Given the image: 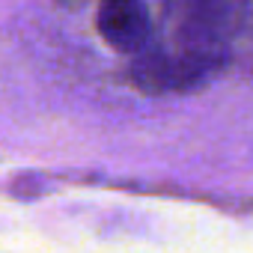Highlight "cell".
<instances>
[{
  "label": "cell",
  "mask_w": 253,
  "mask_h": 253,
  "mask_svg": "<svg viewBox=\"0 0 253 253\" xmlns=\"http://www.w3.org/2000/svg\"><path fill=\"white\" fill-rule=\"evenodd\" d=\"M95 30L98 36L119 54H128L131 60L149 54L158 45V27L152 24V15L143 3L134 0H113L95 12Z\"/></svg>",
  "instance_id": "cell-2"
},
{
  "label": "cell",
  "mask_w": 253,
  "mask_h": 253,
  "mask_svg": "<svg viewBox=\"0 0 253 253\" xmlns=\"http://www.w3.org/2000/svg\"><path fill=\"white\" fill-rule=\"evenodd\" d=\"M214 75L211 66L203 60L167 45L158 39V45L128 63V84L146 95H167V92H191L203 86Z\"/></svg>",
  "instance_id": "cell-1"
}]
</instances>
